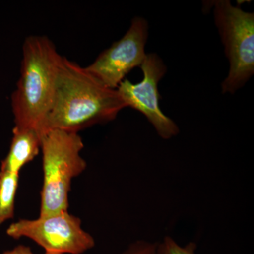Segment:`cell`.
<instances>
[{
	"label": "cell",
	"mask_w": 254,
	"mask_h": 254,
	"mask_svg": "<svg viewBox=\"0 0 254 254\" xmlns=\"http://www.w3.org/2000/svg\"><path fill=\"white\" fill-rule=\"evenodd\" d=\"M6 233L14 239H31L52 253L81 254L95 246L94 239L82 228L81 220L68 211L19 220L11 224Z\"/></svg>",
	"instance_id": "cell-5"
},
{
	"label": "cell",
	"mask_w": 254,
	"mask_h": 254,
	"mask_svg": "<svg viewBox=\"0 0 254 254\" xmlns=\"http://www.w3.org/2000/svg\"><path fill=\"white\" fill-rule=\"evenodd\" d=\"M60 254L52 253V252H46V254Z\"/></svg>",
	"instance_id": "cell-13"
},
{
	"label": "cell",
	"mask_w": 254,
	"mask_h": 254,
	"mask_svg": "<svg viewBox=\"0 0 254 254\" xmlns=\"http://www.w3.org/2000/svg\"><path fill=\"white\" fill-rule=\"evenodd\" d=\"M141 68L143 73L141 82L135 84L125 78L117 90L127 107L143 114L159 136L170 139L178 134L179 128L173 120L163 113L159 103L158 83L167 72L166 66L158 55L149 53L146 54Z\"/></svg>",
	"instance_id": "cell-6"
},
{
	"label": "cell",
	"mask_w": 254,
	"mask_h": 254,
	"mask_svg": "<svg viewBox=\"0 0 254 254\" xmlns=\"http://www.w3.org/2000/svg\"><path fill=\"white\" fill-rule=\"evenodd\" d=\"M3 254H33L31 249L26 246L20 245L14 250L8 251Z\"/></svg>",
	"instance_id": "cell-12"
},
{
	"label": "cell",
	"mask_w": 254,
	"mask_h": 254,
	"mask_svg": "<svg viewBox=\"0 0 254 254\" xmlns=\"http://www.w3.org/2000/svg\"><path fill=\"white\" fill-rule=\"evenodd\" d=\"M63 58L48 37L25 39L21 76L11 95L15 127L33 128L44 135Z\"/></svg>",
	"instance_id": "cell-2"
},
{
	"label": "cell",
	"mask_w": 254,
	"mask_h": 254,
	"mask_svg": "<svg viewBox=\"0 0 254 254\" xmlns=\"http://www.w3.org/2000/svg\"><path fill=\"white\" fill-rule=\"evenodd\" d=\"M213 14L230 64L222 92L234 94L254 73V14L218 0L213 1Z\"/></svg>",
	"instance_id": "cell-4"
},
{
	"label": "cell",
	"mask_w": 254,
	"mask_h": 254,
	"mask_svg": "<svg viewBox=\"0 0 254 254\" xmlns=\"http://www.w3.org/2000/svg\"><path fill=\"white\" fill-rule=\"evenodd\" d=\"M19 173L0 171V225L14 217Z\"/></svg>",
	"instance_id": "cell-9"
},
{
	"label": "cell",
	"mask_w": 254,
	"mask_h": 254,
	"mask_svg": "<svg viewBox=\"0 0 254 254\" xmlns=\"http://www.w3.org/2000/svg\"><path fill=\"white\" fill-rule=\"evenodd\" d=\"M83 148L77 132L52 129L42 137L44 181L40 217L68 211L71 180L86 168Z\"/></svg>",
	"instance_id": "cell-3"
},
{
	"label": "cell",
	"mask_w": 254,
	"mask_h": 254,
	"mask_svg": "<svg viewBox=\"0 0 254 254\" xmlns=\"http://www.w3.org/2000/svg\"><path fill=\"white\" fill-rule=\"evenodd\" d=\"M196 248L194 242L182 247L171 237H165L161 243L157 244V254H196Z\"/></svg>",
	"instance_id": "cell-10"
},
{
	"label": "cell",
	"mask_w": 254,
	"mask_h": 254,
	"mask_svg": "<svg viewBox=\"0 0 254 254\" xmlns=\"http://www.w3.org/2000/svg\"><path fill=\"white\" fill-rule=\"evenodd\" d=\"M42 134L33 128L14 127L9 153L1 164L0 171L19 173L21 169L39 153Z\"/></svg>",
	"instance_id": "cell-8"
},
{
	"label": "cell",
	"mask_w": 254,
	"mask_h": 254,
	"mask_svg": "<svg viewBox=\"0 0 254 254\" xmlns=\"http://www.w3.org/2000/svg\"><path fill=\"white\" fill-rule=\"evenodd\" d=\"M125 254H157V245L139 241L133 244Z\"/></svg>",
	"instance_id": "cell-11"
},
{
	"label": "cell",
	"mask_w": 254,
	"mask_h": 254,
	"mask_svg": "<svg viewBox=\"0 0 254 254\" xmlns=\"http://www.w3.org/2000/svg\"><path fill=\"white\" fill-rule=\"evenodd\" d=\"M148 36V22L144 18L136 16L125 36L85 68L105 86L117 89L125 76L133 68L141 66L144 61Z\"/></svg>",
	"instance_id": "cell-7"
},
{
	"label": "cell",
	"mask_w": 254,
	"mask_h": 254,
	"mask_svg": "<svg viewBox=\"0 0 254 254\" xmlns=\"http://www.w3.org/2000/svg\"><path fill=\"white\" fill-rule=\"evenodd\" d=\"M125 108L118 90L105 86L86 68L63 57L44 134L52 129L78 133L115 120Z\"/></svg>",
	"instance_id": "cell-1"
}]
</instances>
